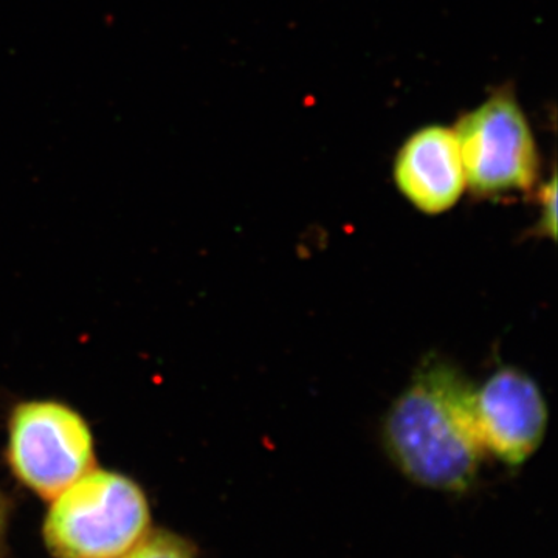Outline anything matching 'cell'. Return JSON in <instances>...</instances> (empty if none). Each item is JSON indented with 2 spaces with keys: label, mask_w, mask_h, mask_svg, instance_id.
<instances>
[{
  "label": "cell",
  "mask_w": 558,
  "mask_h": 558,
  "mask_svg": "<svg viewBox=\"0 0 558 558\" xmlns=\"http://www.w3.org/2000/svg\"><path fill=\"white\" fill-rule=\"evenodd\" d=\"M473 414L481 444L509 468L534 457L548 429L549 410L534 377L501 366L473 388Z\"/></svg>",
  "instance_id": "5"
},
{
  "label": "cell",
  "mask_w": 558,
  "mask_h": 558,
  "mask_svg": "<svg viewBox=\"0 0 558 558\" xmlns=\"http://www.w3.org/2000/svg\"><path fill=\"white\" fill-rule=\"evenodd\" d=\"M399 193L424 215L450 211L468 189L457 134L429 124L400 146L392 168Z\"/></svg>",
  "instance_id": "6"
},
{
  "label": "cell",
  "mask_w": 558,
  "mask_h": 558,
  "mask_svg": "<svg viewBox=\"0 0 558 558\" xmlns=\"http://www.w3.org/2000/svg\"><path fill=\"white\" fill-rule=\"evenodd\" d=\"M3 454L14 480L47 501L97 468L89 421L75 407L53 398L11 405Z\"/></svg>",
  "instance_id": "3"
},
{
  "label": "cell",
  "mask_w": 558,
  "mask_h": 558,
  "mask_svg": "<svg viewBox=\"0 0 558 558\" xmlns=\"http://www.w3.org/2000/svg\"><path fill=\"white\" fill-rule=\"evenodd\" d=\"M11 502L9 497L0 490V545L5 537L7 526H9Z\"/></svg>",
  "instance_id": "9"
},
{
  "label": "cell",
  "mask_w": 558,
  "mask_h": 558,
  "mask_svg": "<svg viewBox=\"0 0 558 558\" xmlns=\"http://www.w3.org/2000/svg\"><path fill=\"white\" fill-rule=\"evenodd\" d=\"M149 531V501L137 481L94 468L50 499L43 532L53 557L119 558Z\"/></svg>",
  "instance_id": "2"
},
{
  "label": "cell",
  "mask_w": 558,
  "mask_h": 558,
  "mask_svg": "<svg viewBox=\"0 0 558 558\" xmlns=\"http://www.w3.org/2000/svg\"><path fill=\"white\" fill-rule=\"evenodd\" d=\"M539 216L537 231L542 236L556 240L557 236V182L556 175L542 185L538 193Z\"/></svg>",
  "instance_id": "8"
},
{
  "label": "cell",
  "mask_w": 558,
  "mask_h": 558,
  "mask_svg": "<svg viewBox=\"0 0 558 558\" xmlns=\"http://www.w3.org/2000/svg\"><path fill=\"white\" fill-rule=\"evenodd\" d=\"M119 558H196L193 545L174 532L156 529Z\"/></svg>",
  "instance_id": "7"
},
{
  "label": "cell",
  "mask_w": 558,
  "mask_h": 558,
  "mask_svg": "<svg viewBox=\"0 0 558 558\" xmlns=\"http://www.w3.org/2000/svg\"><path fill=\"white\" fill-rule=\"evenodd\" d=\"M454 134L468 185L476 196H506L537 185V142L526 113L508 89L465 113Z\"/></svg>",
  "instance_id": "4"
},
{
  "label": "cell",
  "mask_w": 558,
  "mask_h": 558,
  "mask_svg": "<svg viewBox=\"0 0 558 558\" xmlns=\"http://www.w3.org/2000/svg\"><path fill=\"white\" fill-rule=\"evenodd\" d=\"M473 388L454 363L432 354L392 400L381 442L411 483L446 494H464L476 483L486 450L473 414Z\"/></svg>",
  "instance_id": "1"
}]
</instances>
